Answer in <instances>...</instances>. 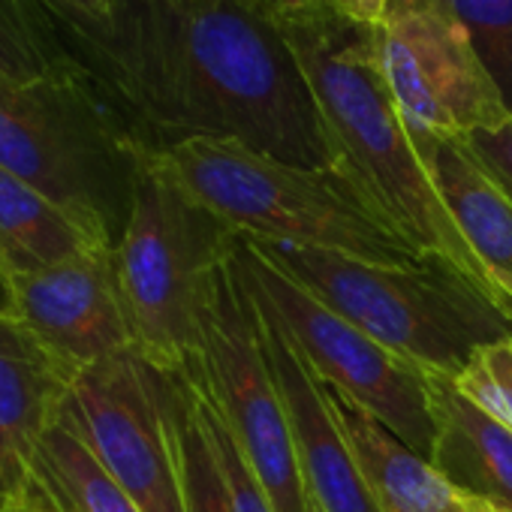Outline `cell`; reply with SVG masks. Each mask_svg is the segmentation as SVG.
Masks as SVG:
<instances>
[{"label": "cell", "mask_w": 512, "mask_h": 512, "mask_svg": "<svg viewBox=\"0 0 512 512\" xmlns=\"http://www.w3.org/2000/svg\"><path fill=\"white\" fill-rule=\"evenodd\" d=\"M85 43L112 100L151 148L211 136L338 172L272 0H121L109 31Z\"/></svg>", "instance_id": "1"}, {"label": "cell", "mask_w": 512, "mask_h": 512, "mask_svg": "<svg viewBox=\"0 0 512 512\" xmlns=\"http://www.w3.org/2000/svg\"><path fill=\"white\" fill-rule=\"evenodd\" d=\"M278 22L320 106L338 172L422 260L449 266L503 311L491 278L425 172L386 79L377 25L350 19L329 0L284 7Z\"/></svg>", "instance_id": "2"}, {"label": "cell", "mask_w": 512, "mask_h": 512, "mask_svg": "<svg viewBox=\"0 0 512 512\" xmlns=\"http://www.w3.org/2000/svg\"><path fill=\"white\" fill-rule=\"evenodd\" d=\"M148 163L247 238L335 250L386 266L422 263L338 172L293 166L211 136L148 148Z\"/></svg>", "instance_id": "3"}, {"label": "cell", "mask_w": 512, "mask_h": 512, "mask_svg": "<svg viewBox=\"0 0 512 512\" xmlns=\"http://www.w3.org/2000/svg\"><path fill=\"white\" fill-rule=\"evenodd\" d=\"M124 109L70 67L0 85V169L13 172L118 247L145 151Z\"/></svg>", "instance_id": "4"}, {"label": "cell", "mask_w": 512, "mask_h": 512, "mask_svg": "<svg viewBox=\"0 0 512 512\" xmlns=\"http://www.w3.org/2000/svg\"><path fill=\"white\" fill-rule=\"evenodd\" d=\"M317 302L425 374L455 380L473 353L512 335V320L449 266H386L347 253L256 241Z\"/></svg>", "instance_id": "5"}, {"label": "cell", "mask_w": 512, "mask_h": 512, "mask_svg": "<svg viewBox=\"0 0 512 512\" xmlns=\"http://www.w3.org/2000/svg\"><path fill=\"white\" fill-rule=\"evenodd\" d=\"M241 232L169 184L145 151L115 269L136 353L163 374H184L199 350L214 275Z\"/></svg>", "instance_id": "6"}, {"label": "cell", "mask_w": 512, "mask_h": 512, "mask_svg": "<svg viewBox=\"0 0 512 512\" xmlns=\"http://www.w3.org/2000/svg\"><path fill=\"white\" fill-rule=\"evenodd\" d=\"M184 377L232 431L275 512H308L293 428L266 359L260 314L238 278L232 253L214 275L202 314L199 350Z\"/></svg>", "instance_id": "7"}, {"label": "cell", "mask_w": 512, "mask_h": 512, "mask_svg": "<svg viewBox=\"0 0 512 512\" xmlns=\"http://www.w3.org/2000/svg\"><path fill=\"white\" fill-rule=\"evenodd\" d=\"M232 260L256 308L284 329L314 377L374 413L407 446L431 461L434 416L425 374L317 302L247 235H238Z\"/></svg>", "instance_id": "8"}, {"label": "cell", "mask_w": 512, "mask_h": 512, "mask_svg": "<svg viewBox=\"0 0 512 512\" xmlns=\"http://www.w3.org/2000/svg\"><path fill=\"white\" fill-rule=\"evenodd\" d=\"M377 37L410 130L467 139L512 115L449 0H386Z\"/></svg>", "instance_id": "9"}, {"label": "cell", "mask_w": 512, "mask_h": 512, "mask_svg": "<svg viewBox=\"0 0 512 512\" xmlns=\"http://www.w3.org/2000/svg\"><path fill=\"white\" fill-rule=\"evenodd\" d=\"M61 419L142 512H184L166 416V374L136 350L76 374Z\"/></svg>", "instance_id": "10"}, {"label": "cell", "mask_w": 512, "mask_h": 512, "mask_svg": "<svg viewBox=\"0 0 512 512\" xmlns=\"http://www.w3.org/2000/svg\"><path fill=\"white\" fill-rule=\"evenodd\" d=\"M16 320L76 377L85 368L136 350L127 320L115 247L70 263L13 275Z\"/></svg>", "instance_id": "11"}, {"label": "cell", "mask_w": 512, "mask_h": 512, "mask_svg": "<svg viewBox=\"0 0 512 512\" xmlns=\"http://www.w3.org/2000/svg\"><path fill=\"white\" fill-rule=\"evenodd\" d=\"M73 380L16 317H0V512L28 509L40 446Z\"/></svg>", "instance_id": "12"}, {"label": "cell", "mask_w": 512, "mask_h": 512, "mask_svg": "<svg viewBox=\"0 0 512 512\" xmlns=\"http://www.w3.org/2000/svg\"><path fill=\"white\" fill-rule=\"evenodd\" d=\"M256 314H260L266 359L278 380L293 428L308 503L320 512H380L350 446L344 443L332 419L320 380L293 347V341L284 335V329L266 311L256 308Z\"/></svg>", "instance_id": "13"}, {"label": "cell", "mask_w": 512, "mask_h": 512, "mask_svg": "<svg viewBox=\"0 0 512 512\" xmlns=\"http://www.w3.org/2000/svg\"><path fill=\"white\" fill-rule=\"evenodd\" d=\"M410 133L434 190L512 320V196L464 139L425 130Z\"/></svg>", "instance_id": "14"}, {"label": "cell", "mask_w": 512, "mask_h": 512, "mask_svg": "<svg viewBox=\"0 0 512 512\" xmlns=\"http://www.w3.org/2000/svg\"><path fill=\"white\" fill-rule=\"evenodd\" d=\"M320 389L380 512H470L464 494L374 413L326 383Z\"/></svg>", "instance_id": "15"}, {"label": "cell", "mask_w": 512, "mask_h": 512, "mask_svg": "<svg viewBox=\"0 0 512 512\" xmlns=\"http://www.w3.org/2000/svg\"><path fill=\"white\" fill-rule=\"evenodd\" d=\"M425 386L434 416L431 464L467 500L512 512V428L464 398L449 377L425 374Z\"/></svg>", "instance_id": "16"}, {"label": "cell", "mask_w": 512, "mask_h": 512, "mask_svg": "<svg viewBox=\"0 0 512 512\" xmlns=\"http://www.w3.org/2000/svg\"><path fill=\"white\" fill-rule=\"evenodd\" d=\"M112 247L67 208L0 169V256L13 275H28L82 253Z\"/></svg>", "instance_id": "17"}, {"label": "cell", "mask_w": 512, "mask_h": 512, "mask_svg": "<svg viewBox=\"0 0 512 512\" xmlns=\"http://www.w3.org/2000/svg\"><path fill=\"white\" fill-rule=\"evenodd\" d=\"M37 500L52 503L61 512H142L64 419L49 428L40 446L37 491L31 503Z\"/></svg>", "instance_id": "18"}, {"label": "cell", "mask_w": 512, "mask_h": 512, "mask_svg": "<svg viewBox=\"0 0 512 512\" xmlns=\"http://www.w3.org/2000/svg\"><path fill=\"white\" fill-rule=\"evenodd\" d=\"M166 416L175 440L184 512H235L196 395L181 374H166Z\"/></svg>", "instance_id": "19"}, {"label": "cell", "mask_w": 512, "mask_h": 512, "mask_svg": "<svg viewBox=\"0 0 512 512\" xmlns=\"http://www.w3.org/2000/svg\"><path fill=\"white\" fill-rule=\"evenodd\" d=\"M449 7L512 112V0H449Z\"/></svg>", "instance_id": "20"}, {"label": "cell", "mask_w": 512, "mask_h": 512, "mask_svg": "<svg viewBox=\"0 0 512 512\" xmlns=\"http://www.w3.org/2000/svg\"><path fill=\"white\" fill-rule=\"evenodd\" d=\"M452 383L479 410L512 428V335L479 347Z\"/></svg>", "instance_id": "21"}, {"label": "cell", "mask_w": 512, "mask_h": 512, "mask_svg": "<svg viewBox=\"0 0 512 512\" xmlns=\"http://www.w3.org/2000/svg\"><path fill=\"white\" fill-rule=\"evenodd\" d=\"M184 377V374H181ZM190 383V380H187ZM193 395H196V407L202 413V422L208 428V437H211V446L217 452V461H220V470L226 476V485H229V494H232V509L235 512H275L263 482L256 479L253 467L247 464L244 452L238 449L232 431L223 425V419L217 416V410L205 401V395L190 383Z\"/></svg>", "instance_id": "22"}, {"label": "cell", "mask_w": 512, "mask_h": 512, "mask_svg": "<svg viewBox=\"0 0 512 512\" xmlns=\"http://www.w3.org/2000/svg\"><path fill=\"white\" fill-rule=\"evenodd\" d=\"M58 70L61 64L43 52L25 19L7 0H0V85H34Z\"/></svg>", "instance_id": "23"}, {"label": "cell", "mask_w": 512, "mask_h": 512, "mask_svg": "<svg viewBox=\"0 0 512 512\" xmlns=\"http://www.w3.org/2000/svg\"><path fill=\"white\" fill-rule=\"evenodd\" d=\"M464 142L482 160V166L500 181V187L512 196V115L491 130H479L467 136Z\"/></svg>", "instance_id": "24"}, {"label": "cell", "mask_w": 512, "mask_h": 512, "mask_svg": "<svg viewBox=\"0 0 512 512\" xmlns=\"http://www.w3.org/2000/svg\"><path fill=\"white\" fill-rule=\"evenodd\" d=\"M55 16H61L82 40L109 31L121 0H40Z\"/></svg>", "instance_id": "25"}, {"label": "cell", "mask_w": 512, "mask_h": 512, "mask_svg": "<svg viewBox=\"0 0 512 512\" xmlns=\"http://www.w3.org/2000/svg\"><path fill=\"white\" fill-rule=\"evenodd\" d=\"M329 4H335L341 13L365 25H380L383 10H386V0H329Z\"/></svg>", "instance_id": "26"}, {"label": "cell", "mask_w": 512, "mask_h": 512, "mask_svg": "<svg viewBox=\"0 0 512 512\" xmlns=\"http://www.w3.org/2000/svg\"><path fill=\"white\" fill-rule=\"evenodd\" d=\"M0 317H16V287L4 256H0Z\"/></svg>", "instance_id": "27"}, {"label": "cell", "mask_w": 512, "mask_h": 512, "mask_svg": "<svg viewBox=\"0 0 512 512\" xmlns=\"http://www.w3.org/2000/svg\"><path fill=\"white\" fill-rule=\"evenodd\" d=\"M467 500V497H464ZM467 509L470 512H503V509H494V506H485V503H476V500H467Z\"/></svg>", "instance_id": "28"}, {"label": "cell", "mask_w": 512, "mask_h": 512, "mask_svg": "<svg viewBox=\"0 0 512 512\" xmlns=\"http://www.w3.org/2000/svg\"><path fill=\"white\" fill-rule=\"evenodd\" d=\"M28 509H31V512H61L58 506H52V503H43V500H37V503H31Z\"/></svg>", "instance_id": "29"}, {"label": "cell", "mask_w": 512, "mask_h": 512, "mask_svg": "<svg viewBox=\"0 0 512 512\" xmlns=\"http://www.w3.org/2000/svg\"><path fill=\"white\" fill-rule=\"evenodd\" d=\"M275 10H284V7H296V4H311V0H272Z\"/></svg>", "instance_id": "30"}, {"label": "cell", "mask_w": 512, "mask_h": 512, "mask_svg": "<svg viewBox=\"0 0 512 512\" xmlns=\"http://www.w3.org/2000/svg\"><path fill=\"white\" fill-rule=\"evenodd\" d=\"M308 512H320V509H317V506H311V503H308Z\"/></svg>", "instance_id": "31"}, {"label": "cell", "mask_w": 512, "mask_h": 512, "mask_svg": "<svg viewBox=\"0 0 512 512\" xmlns=\"http://www.w3.org/2000/svg\"><path fill=\"white\" fill-rule=\"evenodd\" d=\"M25 512H31V509H25Z\"/></svg>", "instance_id": "32"}]
</instances>
